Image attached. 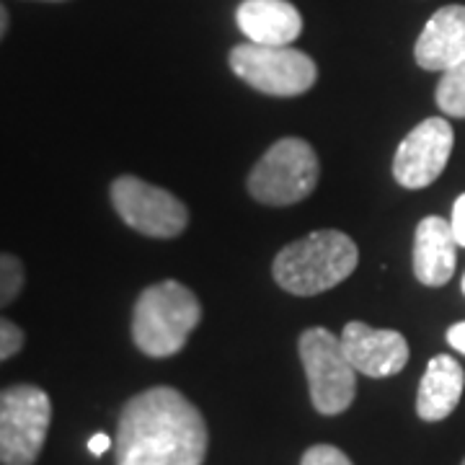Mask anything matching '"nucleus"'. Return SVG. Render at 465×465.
Instances as JSON below:
<instances>
[{"label": "nucleus", "mask_w": 465, "mask_h": 465, "mask_svg": "<svg viewBox=\"0 0 465 465\" xmlns=\"http://www.w3.org/2000/svg\"><path fill=\"white\" fill-rule=\"evenodd\" d=\"M455 134L448 119L432 116L403 137L393 158V176L406 189H424L442 176Z\"/></svg>", "instance_id": "nucleus-9"}, {"label": "nucleus", "mask_w": 465, "mask_h": 465, "mask_svg": "<svg viewBox=\"0 0 465 465\" xmlns=\"http://www.w3.org/2000/svg\"><path fill=\"white\" fill-rule=\"evenodd\" d=\"M463 465H465V460H463Z\"/></svg>", "instance_id": "nucleus-24"}, {"label": "nucleus", "mask_w": 465, "mask_h": 465, "mask_svg": "<svg viewBox=\"0 0 465 465\" xmlns=\"http://www.w3.org/2000/svg\"><path fill=\"white\" fill-rule=\"evenodd\" d=\"M450 228L458 241V246L465 249V194H460L455 204H452V217H450Z\"/></svg>", "instance_id": "nucleus-19"}, {"label": "nucleus", "mask_w": 465, "mask_h": 465, "mask_svg": "<svg viewBox=\"0 0 465 465\" xmlns=\"http://www.w3.org/2000/svg\"><path fill=\"white\" fill-rule=\"evenodd\" d=\"M463 295H465V274H463Z\"/></svg>", "instance_id": "nucleus-23"}, {"label": "nucleus", "mask_w": 465, "mask_h": 465, "mask_svg": "<svg viewBox=\"0 0 465 465\" xmlns=\"http://www.w3.org/2000/svg\"><path fill=\"white\" fill-rule=\"evenodd\" d=\"M231 67L243 84L269 96H300L318 81L316 63L292 47L246 42L231 52Z\"/></svg>", "instance_id": "nucleus-7"}, {"label": "nucleus", "mask_w": 465, "mask_h": 465, "mask_svg": "<svg viewBox=\"0 0 465 465\" xmlns=\"http://www.w3.org/2000/svg\"><path fill=\"white\" fill-rule=\"evenodd\" d=\"M300 465H354L347 458V452H341L333 445H313L311 450H305Z\"/></svg>", "instance_id": "nucleus-17"}, {"label": "nucleus", "mask_w": 465, "mask_h": 465, "mask_svg": "<svg viewBox=\"0 0 465 465\" xmlns=\"http://www.w3.org/2000/svg\"><path fill=\"white\" fill-rule=\"evenodd\" d=\"M448 344L455 349V351L465 354V321H463V323H455V326H450V329H448Z\"/></svg>", "instance_id": "nucleus-20"}, {"label": "nucleus", "mask_w": 465, "mask_h": 465, "mask_svg": "<svg viewBox=\"0 0 465 465\" xmlns=\"http://www.w3.org/2000/svg\"><path fill=\"white\" fill-rule=\"evenodd\" d=\"M235 24L249 42L264 47H290L302 32L298 8L287 0H243Z\"/></svg>", "instance_id": "nucleus-12"}, {"label": "nucleus", "mask_w": 465, "mask_h": 465, "mask_svg": "<svg viewBox=\"0 0 465 465\" xmlns=\"http://www.w3.org/2000/svg\"><path fill=\"white\" fill-rule=\"evenodd\" d=\"M437 106L442 109V114L465 116V60L452 65L442 73L440 84H437Z\"/></svg>", "instance_id": "nucleus-15"}, {"label": "nucleus", "mask_w": 465, "mask_h": 465, "mask_svg": "<svg viewBox=\"0 0 465 465\" xmlns=\"http://www.w3.org/2000/svg\"><path fill=\"white\" fill-rule=\"evenodd\" d=\"M5 29H8V14H5V8L0 5V39H3Z\"/></svg>", "instance_id": "nucleus-22"}, {"label": "nucleus", "mask_w": 465, "mask_h": 465, "mask_svg": "<svg viewBox=\"0 0 465 465\" xmlns=\"http://www.w3.org/2000/svg\"><path fill=\"white\" fill-rule=\"evenodd\" d=\"M414 57L424 70L445 73L465 60V5H445L419 34Z\"/></svg>", "instance_id": "nucleus-11"}, {"label": "nucleus", "mask_w": 465, "mask_h": 465, "mask_svg": "<svg viewBox=\"0 0 465 465\" xmlns=\"http://www.w3.org/2000/svg\"><path fill=\"white\" fill-rule=\"evenodd\" d=\"M112 204L133 231L148 238H176L189 223L186 207L171 192L130 173L112 183Z\"/></svg>", "instance_id": "nucleus-8"}, {"label": "nucleus", "mask_w": 465, "mask_h": 465, "mask_svg": "<svg viewBox=\"0 0 465 465\" xmlns=\"http://www.w3.org/2000/svg\"><path fill=\"white\" fill-rule=\"evenodd\" d=\"M298 349L316 411L326 416L347 411L357 396V370L349 362L341 339L316 326L300 333Z\"/></svg>", "instance_id": "nucleus-5"}, {"label": "nucleus", "mask_w": 465, "mask_h": 465, "mask_svg": "<svg viewBox=\"0 0 465 465\" xmlns=\"http://www.w3.org/2000/svg\"><path fill=\"white\" fill-rule=\"evenodd\" d=\"M357 264L360 249L347 232L316 231L284 246L272 272L282 290L298 298H313L344 282Z\"/></svg>", "instance_id": "nucleus-2"}, {"label": "nucleus", "mask_w": 465, "mask_h": 465, "mask_svg": "<svg viewBox=\"0 0 465 465\" xmlns=\"http://www.w3.org/2000/svg\"><path fill=\"white\" fill-rule=\"evenodd\" d=\"M24 290V264L11 253H0V308L11 305Z\"/></svg>", "instance_id": "nucleus-16"}, {"label": "nucleus", "mask_w": 465, "mask_h": 465, "mask_svg": "<svg viewBox=\"0 0 465 465\" xmlns=\"http://www.w3.org/2000/svg\"><path fill=\"white\" fill-rule=\"evenodd\" d=\"M458 262V241L452 235L450 220L424 217L414 235V274L427 287H442L452 280Z\"/></svg>", "instance_id": "nucleus-13"}, {"label": "nucleus", "mask_w": 465, "mask_h": 465, "mask_svg": "<svg viewBox=\"0 0 465 465\" xmlns=\"http://www.w3.org/2000/svg\"><path fill=\"white\" fill-rule=\"evenodd\" d=\"M465 372L458 360L450 354H437L430 360L427 372L419 382V396H416V414L424 421H442L448 419L463 396Z\"/></svg>", "instance_id": "nucleus-14"}, {"label": "nucleus", "mask_w": 465, "mask_h": 465, "mask_svg": "<svg viewBox=\"0 0 465 465\" xmlns=\"http://www.w3.org/2000/svg\"><path fill=\"white\" fill-rule=\"evenodd\" d=\"M21 347H24V331L18 329L14 321L0 318V362L18 354Z\"/></svg>", "instance_id": "nucleus-18"}, {"label": "nucleus", "mask_w": 465, "mask_h": 465, "mask_svg": "<svg viewBox=\"0 0 465 465\" xmlns=\"http://www.w3.org/2000/svg\"><path fill=\"white\" fill-rule=\"evenodd\" d=\"M109 448H112V440H109V434L99 432L88 440V450H91V455H96V458H99V455H104V452H106Z\"/></svg>", "instance_id": "nucleus-21"}, {"label": "nucleus", "mask_w": 465, "mask_h": 465, "mask_svg": "<svg viewBox=\"0 0 465 465\" xmlns=\"http://www.w3.org/2000/svg\"><path fill=\"white\" fill-rule=\"evenodd\" d=\"M341 347L357 372L367 378L399 375L409 362V344L403 333L372 329L362 321H349L341 331Z\"/></svg>", "instance_id": "nucleus-10"}, {"label": "nucleus", "mask_w": 465, "mask_h": 465, "mask_svg": "<svg viewBox=\"0 0 465 465\" xmlns=\"http://www.w3.org/2000/svg\"><path fill=\"white\" fill-rule=\"evenodd\" d=\"M200 321L197 295L176 280H163L143 290L134 302L133 339L143 354L163 360L182 351Z\"/></svg>", "instance_id": "nucleus-3"}, {"label": "nucleus", "mask_w": 465, "mask_h": 465, "mask_svg": "<svg viewBox=\"0 0 465 465\" xmlns=\"http://www.w3.org/2000/svg\"><path fill=\"white\" fill-rule=\"evenodd\" d=\"M207 445L204 416L176 388H148L119 414L116 465H202Z\"/></svg>", "instance_id": "nucleus-1"}, {"label": "nucleus", "mask_w": 465, "mask_h": 465, "mask_svg": "<svg viewBox=\"0 0 465 465\" xmlns=\"http://www.w3.org/2000/svg\"><path fill=\"white\" fill-rule=\"evenodd\" d=\"M318 183V155L305 140L284 137L262 155L249 176L251 197L262 204L287 207L313 194Z\"/></svg>", "instance_id": "nucleus-4"}, {"label": "nucleus", "mask_w": 465, "mask_h": 465, "mask_svg": "<svg viewBox=\"0 0 465 465\" xmlns=\"http://www.w3.org/2000/svg\"><path fill=\"white\" fill-rule=\"evenodd\" d=\"M50 396L29 382L0 391V465H34L50 430Z\"/></svg>", "instance_id": "nucleus-6"}]
</instances>
